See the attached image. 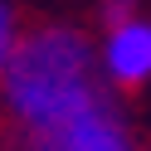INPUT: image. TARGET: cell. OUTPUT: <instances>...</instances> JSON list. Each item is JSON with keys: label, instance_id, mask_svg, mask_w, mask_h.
Instances as JSON below:
<instances>
[{"label": "cell", "instance_id": "3", "mask_svg": "<svg viewBox=\"0 0 151 151\" xmlns=\"http://www.w3.org/2000/svg\"><path fill=\"white\" fill-rule=\"evenodd\" d=\"M98 68L107 83L117 88H137V83L151 78V20L132 15L122 24H107L102 34V49H98Z\"/></svg>", "mask_w": 151, "mask_h": 151}, {"label": "cell", "instance_id": "2", "mask_svg": "<svg viewBox=\"0 0 151 151\" xmlns=\"http://www.w3.org/2000/svg\"><path fill=\"white\" fill-rule=\"evenodd\" d=\"M20 141L24 151H137V137H132L122 107L112 102L107 83L93 98H83L78 107L59 112L39 127H24Z\"/></svg>", "mask_w": 151, "mask_h": 151}, {"label": "cell", "instance_id": "5", "mask_svg": "<svg viewBox=\"0 0 151 151\" xmlns=\"http://www.w3.org/2000/svg\"><path fill=\"white\" fill-rule=\"evenodd\" d=\"M137 15V0H102V24H122Z\"/></svg>", "mask_w": 151, "mask_h": 151}, {"label": "cell", "instance_id": "1", "mask_svg": "<svg viewBox=\"0 0 151 151\" xmlns=\"http://www.w3.org/2000/svg\"><path fill=\"white\" fill-rule=\"evenodd\" d=\"M102 68L93 44L68 24H44V29L20 34L10 63L0 73L5 88V107H10L15 127H39V122L59 117V112L78 107L83 98L102 88Z\"/></svg>", "mask_w": 151, "mask_h": 151}, {"label": "cell", "instance_id": "4", "mask_svg": "<svg viewBox=\"0 0 151 151\" xmlns=\"http://www.w3.org/2000/svg\"><path fill=\"white\" fill-rule=\"evenodd\" d=\"M15 44H20V24H15V10L0 0V73H5V63H10Z\"/></svg>", "mask_w": 151, "mask_h": 151}]
</instances>
